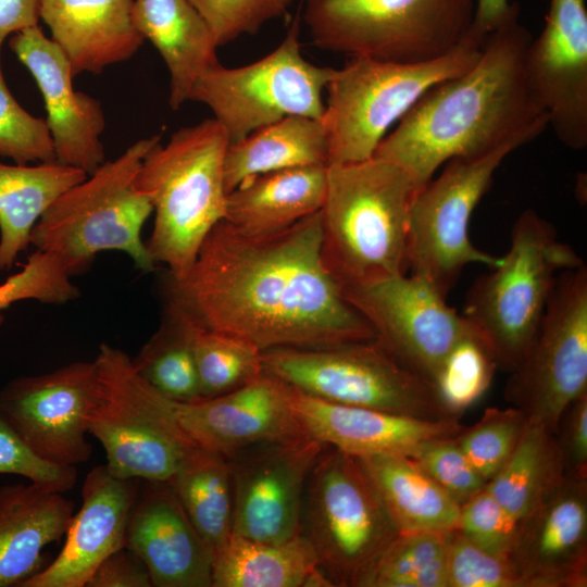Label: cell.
I'll use <instances>...</instances> for the list:
<instances>
[{"label":"cell","mask_w":587,"mask_h":587,"mask_svg":"<svg viewBox=\"0 0 587 587\" xmlns=\"http://www.w3.org/2000/svg\"><path fill=\"white\" fill-rule=\"evenodd\" d=\"M555 437L566 474L587 477V392L577 397L563 411Z\"/></svg>","instance_id":"cell-47"},{"label":"cell","mask_w":587,"mask_h":587,"mask_svg":"<svg viewBox=\"0 0 587 587\" xmlns=\"http://www.w3.org/2000/svg\"><path fill=\"white\" fill-rule=\"evenodd\" d=\"M0 474L23 476L49 489L66 492L77 482L76 466L51 463L23 440L0 411Z\"/></svg>","instance_id":"cell-46"},{"label":"cell","mask_w":587,"mask_h":587,"mask_svg":"<svg viewBox=\"0 0 587 587\" xmlns=\"http://www.w3.org/2000/svg\"><path fill=\"white\" fill-rule=\"evenodd\" d=\"M304 530L334 586L352 587L398 534L359 459L329 446L307 482Z\"/></svg>","instance_id":"cell-11"},{"label":"cell","mask_w":587,"mask_h":587,"mask_svg":"<svg viewBox=\"0 0 587 587\" xmlns=\"http://www.w3.org/2000/svg\"><path fill=\"white\" fill-rule=\"evenodd\" d=\"M321 247V210L262 236L223 220L185 272L167 273L166 302L197 324L261 351L375 339L371 324L326 270Z\"/></svg>","instance_id":"cell-1"},{"label":"cell","mask_w":587,"mask_h":587,"mask_svg":"<svg viewBox=\"0 0 587 587\" xmlns=\"http://www.w3.org/2000/svg\"><path fill=\"white\" fill-rule=\"evenodd\" d=\"M508 560L522 587L587 586V477L566 474L517 523Z\"/></svg>","instance_id":"cell-19"},{"label":"cell","mask_w":587,"mask_h":587,"mask_svg":"<svg viewBox=\"0 0 587 587\" xmlns=\"http://www.w3.org/2000/svg\"><path fill=\"white\" fill-rule=\"evenodd\" d=\"M79 296V289L58 259L36 249L20 272L0 284V325L4 322L2 311L14 302L32 299L47 304H64Z\"/></svg>","instance_id":"cell-40"},{"label":"cell","mask_w":587,"mask_h":587,"mask_svg":"<svg viewBox=\"0 0 587 587\" xmlns=\"http://www.w3.org/2000/svg\"><path fill=\"white\" fill-rule=\"evenodd\" d=\"M516 3L484 40L477 61L464 73L429 88L377 146L373 158L402 168L417 189L454 158L521 147L549 127L525 76L533 39L519 22Z\"/></svg>","instance_id":"cell-2"},{"label":"cell","mask_w":587,"mask_h":587,"mask_svg":"<svg viewBox=\"0 0 587 587\" xmlns=\"http://www.w3.org/2000/svg\"><path fill=\"white\" fill-rule=\"evenodd\" d=\"M137 374L163 397L177 402L201 400L186 315L166 302L158 330L132 359Z\"/></svg>","instance_id":"cell-35"},{"label":"cell","mask_w":587,"mask_h":587,"mask_svg":"<svg viewBox=\"0 0 587 587\" xmlns=\"http://www.w3.org/2000/svg\"><path fill=\"white\" fill-rule=\"evenodd\" d=\"M525 76L557 138L571 149L586 148V0H550L545 26L526 50Z\"/></svg>","instance_id":"cell-18"},{"label":"cell","mask_w":587,"mask_h":587,"mask_svg":"<svg viewBox=\"0 0 587 587\" xmlns=\"http://www.w3.org/2000/svg\"><path fill=\"white\" fill-rule=\"evenodd\" d=\"M342 292L371 324L376 338L434 385L451 351L466 338L480 337L433 284L417 275L344 287Z\"/></svg>","instance_id":"cell-15"},{"label":"cell","mask_w":587,"mask_h":587,"mask_svg":"<svg viewBox=\"0 0 587 587\" xmlns=\"http://www.w3.org/2000/svg\"><path fill=\"white\" fill-rule=\"evenodd\" d=\"M313 43L324 50L415 63L459 45L475 0H302Z\"/></svg>","instance_id":"cell-9"},{"label":"cell","mask_w":587,"mask_h":587,"mask_svg":"<svg viewBox=\"0 0 587 587\" xmlns=\"http://www.w3.org/2000/svg\"><path fill=\"white\" fill-rule=\"evenodd\" d=\"M416 191L402 168L382 159L327 166L321 254L341 288L408 273Z\"/></svg>","instance_id":"cell-3"},{"label":"cell","mask_w":587,"mask_h":587,"mask_svg":"<svg viewBox=\"0 0 587 587\" xmlns=\"http://www.w3.org/2000/svg\"><path fill=\"white\" fill-rule=\"evenodd\" d=\"M160 139L154 135L134 142L64 191L35 224L30 245L53 254L71 276L102 251H121L142 273L154 271L157 263L141 238L153 209L134 180L142 159Z\"/></svg>","instance_id":"cell-5"},{"label":"cell","mask_w":587,"mask_h":587,"mask_svg":"<svg viewBox=\"0 0 587 587\" xmlns=\"http://www.w3.org/2000/svg\"><path fill=\"white\" fill-rule=\"evenodd\" d=\"M186 317L202 399L235 391L264 373L262 351L255 346L239 337L203 327L188 315Z\"/></svg>","instance_id":"cell-37"},{"label":"cell","mask_w":587,"mask_h":587,"mask_svg":"<svg viewBox=\"0 0 587 587\" xmlns=\"http://www.w3.org/2000/svg\"><path fill=\"white\" fill-rule=\"evenodd\" d=\"M483 43L467 36L446 54L399 63L353 55L328 82L323 115L328 165L373 158L388 128L433 86L469 70ZM327 165V166H328Z\"/></svg>","instance_id":"cell-7"},{"label":"cell","mask_w":587,"mask_h":587,"mask_svg":"<svg viewBox=\"0 0 587 587\" xmlns=\"http://www.w3.org/2000/svg\"><path fill=\"white\" fill-rule=\"evenodd\" d=\"M133 22L159 51L170 72V105L189 100L196 80L220 63L215 37L190 0H134Z\"/></svg>","instance_id":"cell-27"},{"label":"cell","mask_w":587,"mask_h":587,"mask_svg":"<svg viewBox=\"0 0 587 587\" xmlns=\"http://www.w3.org/2000/svg\"><path fill=\"white\" fill-rule=\"evenodd\" d=\"M327 166H299L250 177L226 196L224 221L253 236L282 232L320 211Z\"/></svg>","instance_id":"cell-28"},{"label":"cell","mask_w":587,"mask_h":587,"mask_svg":"<svg viewBox=\"0 0 587 587\" xmlns=\"http://www.w3.org/2000/svg\"><path fill=\"white\" fill-rule=\"evenodd\" d=\"M501 258L473 283L462 315L488 347L497 369L511 373L533 341L557 276L584 261L533 209L514 222Z\"/></svg>","instance_id":"cell-6"},{"label":"cell","mask_w":587,"mask_h":587,"mask_svg":"<svg viewBox=\"0 0 587 587\" xmlns=\"http://www.w3.org/2000/svg\"><path fill=\"white\" fill-rule=\"evenodd\" d=\"M167 403L192 444L225 458L259 441L304 433L291 411L285 384L265 373L226 395L193 402L167 399Z\"/></svg>","instance_id":"cell-22"},{"label":"cell","mask_w":587,"mask_h":587,"mask_svg":"<svg viewBox=\"0 0 587 587\" xmlns=\"http://www.w3.org/2000/svg\"><path fill=\"white\" fill-rule=\"evenodd\" d=\"M126 547L145 562L153 587H212L213 551L167 480H140Z\"/></svg>","instance_id":"cell-23"},{"label":"cell","mask_w":587,"mask_h":587,"mask_svg":"<svg viewBox=\"0 0 587 587\" xmlns=\"http://www.w3.org/2000/svg\"><path fill=\"white\" fill-rule=\"evenodd\" d=\"M0 155L12 159L16 164L55 160L46 120L29 114L12 96L3 76L1 60Z\"/></svg>","instance_id":"cell-41"},{"label":"cell","mask_w":587,"mask_h":587,"mask_svg":"<svg viewBox=\"0 0 587 587\" xmlns=\"http://www.w3.org/2000/svg\"><path fill=\"white\" fill-rule=\"evenodd\" d=\"M516 526L517 523L485 486L460 505L455 528L482 550L508 560Z\"/></svg>","instance_id":"cell-44"},{"label":"cell","mask_w":587,"mask_h":587,"mask_svg":"<svg viewBox=\"0 0 587 587\" xmlns=\"http://www.w3.org/2000/svg\"><path fill=\"white\" fill-rule=\"evenodd\" d=\"M88 432L102 445L107 467L121 478L168 480L195 444L176 424L167 399L135 371L123 350L101 344Z\"/></svg>","instance_id":"cell-10"},{"label":"cell","mask_w":587,"mask_h":587,"mask_svg":"<svg viewBox=\"0 0 587 587\" xmlns=\"http://www.w3.org/2000/svg\"><path fill=\"white\" fill-rule=\"evenodd\" d=\"M263 372L316 399L423 420L454 417L436 386L377 338L325 348L262 351Z\"/></svg>","instance_id":"cell-8"},{"label":"cell","mask_w":587,"mask_h":587,"mask_svg":"<svg viewBox=\"0 0 587 587\" xmlns=\"http://www.w3.org/2000/svg\"><path fill=\"white\" fill-rule=\"evenodd\" d=\"M149 571L140 557L123 547L101 561L86 587H151Z\"/></svg>","instance_id":"cell-48"},{"label":"cell","mask_w":587,"mask_h":587,"mask_svg":"<svg viewBox=\"0 0 587 587\" xmlns=\"http://www.w3.org/2000/svg\"><path fill=\"white\" fill-rule=\"evenodd\" d=\"M167 482L214 554L233 535V487L227 459L196 446Z\"/></svg>","instance_id":"cell-34"},{"label":"cell","mask_w":587,"mask_h":587,"mask_svg":"<svg viewBox=\"0 0 587 587\" xmlns=\"http://www.w3.org/2000/svg\"><path fill=\"white\" fill-rule=\"evenodd\" d=\"M141 479L121 478L105 464L88 472L82 505L73 514L60 553L20 587H86L93 571L126 546V529Z\"/></svg>","instance_id":"cell-21"},{"label":"cell","mask_w":587,"mask_h":587,"mask_svg":"<svg viewBox=\"0 0 587 587\" xmlns=\"http://www.w3.org/2000/svg\"><path fill=\"white\" fill-rule=\"evenodd\" d=\"M328 165L322 118L290 115L230 142L224 157V185L230 192L246 179L284 168Z\"/></svg>","instance_id":"cell-31"},{"label":"cell","mask_w":587,"mask_h":587,"mask_svg":"<svg viewBox=\"0 0 587 587\" xmlns=\"http://www.w3.org/2000/svg\"><path fill=\"white\" fill-rule=\"evenodd\" d=\"M88 174L58 161L36 165L0 163V271L30 245L32 230L64 191Z\"/></svg>","instance_id":"cell-32"},{"label":"cell","mask_w":587,"mask_h":587,"mask_svg":"<svg viewBox=\"0 0 587 587\" xmlns=\"http://www.w3.org/2000/svg\"><path fill=\"white\" fill-rule=\"evenodd\" d=\"M38 0H0V51L4 39L38 25Z\"/></svg>","instance_id":"cell-49"},{"label":"cell","mask_w":587,"mask_h":587,"mask_svg":"<svg viewBox=\"0 0 587 587\" xmlns=\"http://www.w3.org/2000/svg\"><path fill=\"white\" fill-rule=\"evenodd\" d=\"M326 447L303 433L259 441L227 457L233 534L267 542L301 535L307 482Z\"/></svg>","instance_id":"cell-16"},{"label":"cell","mask_w":587,"mask_h":587,"mask_svg":"<svg viewBox=\"0 0 587 587\" xmlns=\"http://www.w3.org/2000/svg\"><path fill=\"white\" fill-rule=\"evenodd\" d=\"M398 533L449 532L460 505L407 455L358 458Z\"/></svg>","instance_id":"cell-30"},{"label":"cell","mask_w":587,"mask_h":587,"mask_svg":"<svg viewBox=\"0 0 587 587\" xmlns=\"http://www.w3.org/2000/svg\"><path fill=\"white\" fill-rule=\"evenodd\" d=\"M410 458L459 505L487 484L461 450L455 436L425 440Z\"/></svg>","instance_id":"cell-42"},{"label":"cell","mask_w":587,"mask_h":587,"mask_svg":"<svg viewBox=\"0 0 587 587\" xmlns=\"http://www.w3.org/2000/svg\"><path fill=\"white\" fill-rule=\"evenodd\" d=\"M229 139L213 117L174 133L142 159L135 188L153 209L147 248L170 274L185 272L225 216L224 157Z\"/></svg>","instance_id":"cell-4"},{"label":"cell","mask_w":587,"mask_h":587,"mask_svg":"<svg viewBox=\"0 0 587 587\" xmlns=\"http://www.w3.org/2000/svg\"><path fill=\"white\" fill-rule=\"evenodd\" d=\"M39 17L75 75L101 74L132 58L145 39L136 29L134 0H38Z\"/></svg>","instance_id":"cell-25"},{"label":"cell","mask_w":587,"mask_h":587,"mask_svg":"<svg viewBox=\"0 0 587 587\" xmlns=\"http://www.w3.org/2000/svg\"><path fill=\"white\" fill-rule=\"evenodd\" d=\"M299 33L297 15L283 41L264 58L234 68L217 63L196 80L189 100L211 109L229 143L290 115L323 118V90L335 68L307 61Z\"/></svg>","instance_id":"cell-12"},{"label":"cell","mask_w":587,"mask_h":587,"mask_svg":"<svg viewBox=\"0 0 587 587\" xmlns=\"http://www.w3.org/2000/svg\"><path fill=\"white\" fill-rule=\"evenodd\" d=\"M9 46L42 95L55 161L88 175L93 173L105 161L100 140L105 126L100 101L74 89L66 55L38 25L13 34Z\"/></svg>","instance_id":"cell-20"},{"label":"cell","mask_w":587,"mask_h":587,"mask_svg":"<svg viewBox=\"0 0 587 587\" xmlns=\"http://www.w3.org/2000/svg\"><path fill=\"white\" fill-rule=\"evenodd\" d=\"M97 387L95 361H77L0 389V411L40 458L76 466L92 455L87 415Z\"/></svg>","instance_id":"cell-17"},{"label":"cell","mask_w":587,"mask_h":587,"mask_svg":"<svg viewBox=\"0 0 587 587\" xmlns=\"http://www.w3.org/2000/svg\"><path fill=\"white\" fill-rule=\"evenodd\" d=\"M527 423V416L514 407H491L455 437L470 463L488 483L511 457Z\"/></svg>","instance_id":"cell-38"},{"label":"cell","mask_w":587,"mask_h":587,"mask_svg":"<svg viewBox=\"0 0 587 587\" xmlns=\"http://www.w3.org/2000/svg\"><path fill=\"white\" fill-rule=\"evenodd\" d=\"M509 0H475V10L469 35L479 42L499 27L513 10Z\"/></svg>","instance_id":"cell-50"},{"label":"cell","mask_w":587,"mask_h":587,"mask_svg":"<svg viewBox=\"0 0 587 587\" xmlns=\"http://www.w3.org/2000/svg\"><path fill=\"white\" fill-rule=\"evenodd\" d=\"M496 369L494 357L480 337L461 341L448 355L435 380L448 411L460 416L486 391Z\"/></svg>","instance_id":"cell-39"},{"label":"cell","mask_w":587,"mask_h":587,"mask_svg":"<svg viewBox=\"0 0 587 587\" xmlns=\"http://www.w3.org/2000/svg\"><path fill=\"white\" fill-rule=\"evenodd\" d=\"M334 586L303 534L282 542L232 535L214 553L212 587Z\"/></svg>","instance_id":"cell-29"},{"label":"cell","mask_w":587,"mask_h":587,"mask_svg":"<svg viewBox=\"0 0 587 587\" xmlns=\"http://www.w3.org/2000/svg\"><path fill=\"white\" fill-rule=\"evenodd\" d=\"M517 148L503 145L484 154L454 158L413 197L408 272L427 279L445 297L466 265L479 263L492 268L502 260L471 242L470 222L497 168Z\"/></svg>","instance_id":"cell-13"},{"label":"cell","mask_w":587,"mask_h":587,"mask_svg":"<svg viewBox=\"0 0 587 587\" xmlns=\"http://www.w3.org/2000/svg\"><path fill=\"white\" fill-rule=\"evenodd\" d=\"M448 587H522L507 559H500L471 542L459 529L447 533Z\"/></svg>","instance_id":"cell-43"},{"label":"cell","mask_w":587,"mask_h":587,"mask_svg":"<svg viewBox=\"0 0 587 587\" xmlns=\"http://www.w3.org/2000/svg\"><path fill=\"white\" fill-rule=\"evenodd\" d=\"M565 475L555 434L542 424L528 421L511 457L486 484V489L519 523Z\"/></svg>","instance_id":"cell-33"},{"label":"cell","mask_w":587,"mask_h":587,"mask_svg":"<svg viewBox=\"0 0 587 587\" xmlns=\"http://www.w3.org/2000/svg\"><path fill=\"white\" fill-rule=\"evenodd\" d=\"M285 386L289 405L302 430L320 442L355 458L374 454L410 457L425 440L457 436L464 428L459 416L416 419L332 403L287 384Z\"/></svg>","instance_id":"cell-24"},{"label":"cell","mask_w":587,"mask_h":587,"mask_svg":"<svg viewBox=\"0 0 587 587\" xmlns=\"http://www.w3.org/2000/svg\"><path fill=\"white\" fill-rule=\"evenodd\" d=\"M73 514L64 492L33 482L0 486V587H20L43 567V549L65 535Z\"/></svg>","instance_id":"cell-26"},{"label":"cell","mask_w":587,"mask_h":587,"mask_svg":"<svg viewBox=\"0 0 587 587\" xmlns=\"http://www.w3.org/2000/svg\"><path fill=\"white\" fill-rule=\"evenodd\" d=\"M447 533H398L355 587H448Z\"/></svg>","instance_id":"cell-36"},{"label":"cell","mask_w":587,"mask_h":587,"mask_svg":"<svg viewBox=\"0 0 587 587\" xmlns=\"http://www.w3.org/2000/svg\"><path fill=\"white\" fill-rule=\"evenodd\" d=\"M587 392V266L561 272L503 397L529 422L555 434L561 414Z\"/></svg>","instance_id":"cell-14"},{"label":"cell","mask_w":587,"mask_h":587,"mask_svg":"<svg viewBox=\"0 0 587 587\" xmlns=\"http://www.w3.org/2000/svg\"><path fill=\"white\" fill-rule=\"evenodd\" d=\"M209 24L220 46L287 14L292 0H190Z\"/></svg>","instance_id":"cell-45"}]
</instances>
